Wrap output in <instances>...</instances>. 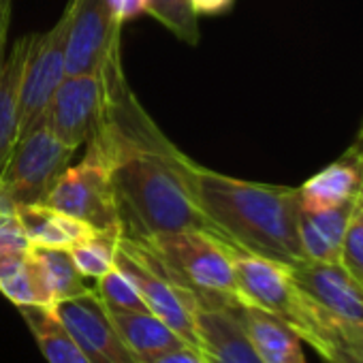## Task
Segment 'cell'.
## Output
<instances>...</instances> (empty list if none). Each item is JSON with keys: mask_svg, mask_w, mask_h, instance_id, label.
Masks as SVG:
<instances>
[{"mask_svg": "<svg viewBox=\"0 0 363 363\" xmlns=\"http://www.w3.org/2000/svg\"><path fill=\"white\" fill-rule=\"evenodd\" d=\"M13 201L9 199L7 191H5V184H3V179H0V210H13Z\"/></svg>", "mask_w": 363, "mask_h": 363, "instance_id": "32", "label": "cell"}, {"mask_svg": "<svg viewBox=\"0 0 363 363\" xmlns=\"http://www.w3.org/2000/svg\"><path fill=\"white\" fill-rule=\"evenodd\" d=\"M124 344L137 357V361H147L162 352L184 346L182 340L167 323H162L152 312H120L107 310Z\"/></svg>", "mask_w": 363, "mask_h": 363, "instance_id": "17", "label": "cell"}, {"mask_svg": "<svg viewBox=\"0 0 363 363\" xmlns=\"http://www.w3.org/2000/svg\"><path fill=\"white\" fill-rule=\"evenodd\" d=\"M54 312L92 363H139L94 289L56 303Z\"/></svg>", "mask_w": 363, "mask_h": 363, "instance_id": "10", "label": "cell"}, {"mask_svg": "<svg viewBox=\"0 0 363 363\" xmlns=\"http://www.w3.org/2000/svg\"><path fill=\"white\" fill-rule=\"evenodd\" d=\"M107 7L118 24H126L147 9V0H107Z\"/></svg>", "mask_w": 363, "mask_h": 363, "instance_id": "28", "label": "cell"}, {"mask_svg": "<svg viewBox=\"0 0 363 363\" xmlns=\"http://www.w3.org/2000/svg\"><path fill=\"white\" fill-rule=\"evenodd\" d=\"M30 50V37L18 39L0 60V173H3L20 133L22 79Z\"/></svg>", "mask_w": 363, "mask_h": 363, "instance_id": "14", "label": "cell"}, {"mask_svg": "<svg viewBox=\"0 0 363 363\" xmlns=\"http://www.w3.org/2000/svg\"><path fill=\"white\" fill-rule=\"evenodd\" d=\"M118 240H120V235H116V233L96 231L94 235L86 238L84 242L69 248V252L84 278L99 280L101 276H105L109 269L116 267Z\"/></svg>", "mask_w": 363, "mask_h": 363, "instance_id": "21", "label": "cell"}, {"mask_svg": "<svg viewBox=\"0 0 363 363\" xmlns=\"http://www.w3.org/2000/svg\"><path fill=\"white\" fill-rule=\"evenodd\" d=\"M240 316L263 363H308L299 335L269 312L242 303Z\"/></svg>", "mask_w": 363, "mask_h": 363, "instance_id": "15", "label": "cell"}, {"mask_svg": "<svg viewBox=\"0 0 363 363\" xmlns=\"http://www.w3.org/2000/svg\"><path fill=\"white\" fill-rule=\"evenodd\" d=\"M96 231L122 235L120 214L109 177V164L96 143L88 141V152L77 164H69L43 201Z\"/></svg>", "mask_w": 363, "mask_h": 363, "instance_id": "4", "label": "cell"}, {"mask_svg": "<svg viewBox=\"0 0 363 363\" xmlns=\"http://www.w3.org/2000/svg\"><path fill=\"white\" fill-rule=\"evenodd\" d=\"M363 191V158L346 150L335 162L314 173L299 189V203L306 212H318L357 201Z\"/></svg>", "mask_w": 363, "mask_h": 363, "instance_id": "13", "label": "cell"}, {"mask_svg": "<svg viewBox=\"0 0 363 363\" xmlns=\"http://www.w3.org/2000/svg\"><path fill=\"white\" fill-rule=\"evenodd\" d=\"M18 218L24 227V233L30 246L41 248H71L86 238L94 235L96 229L90 225L56 210L45 203H30L16 208Z\"/></svg>", "mask_w": 363, "mask_h": 363, "instance_id": "16", "label": "cell"}, {"mask_svg": "<svg viewBox=\"0 0 363 363\" xmlns=\"http://www.w3.org/2000/svg\"><path fill=\"white\" fill-rule=\"evenodd\" d=\"M30 250V242L13 210H0V265Z\"/></svg>", "mask_w": 363, "mask_h": 363, "instance_id": "27", "label": "cell"}, {"mask_svg": "<svg viewBox=\"0 0 363 363\" xmlns=\"http://www.w3.org/2000/svg\"><path fill=\"white\" fill-rule=\"evenodd\" d=\"M295 284L327 312L346 320H363V284L340 263L301 261L289 267Z\"/></svg>", "mask_w": 363, "mask_h": 363, "instance_id": "11", "label": "cell"}, {"mask_svg": "<svg viewBox=\"0 0 363 363\" xmlns=\"http://www.w3.org/2000/svg\"><path fill=\"white\" fill-rule=\"evenodd\" d=\"M340 265L363 284V212L354 203V212L348 220L342 248H340Z\"/></svg>", "mask_w": 363, "mask_h": 363, "instance_id": "26", "label": "cell"}, {"mask_svg": "<svg viewBox=\"0 0 363 363\" xmlns=\"http://www.w3.org/2000/svg\"><path fill=\"white\" fill-rule=\"evenodd\" d=\"M135 242V240H133ZM173 282L191 291L201 306H242L231 244L210 231L160 233L137 242Z\"/></svg>", "mask_w": 363, "mask_h": 363, "instance_id": "2", "label": "cell"}, {"mask_svg": "<svg viewBox=\"0 0 363 363\" xmlns=\"http://www.w3.org/2000/svg\"><path fill=\"white\" fill-rule=\"evenodd\" d=\"M145 11L184 43H199V16L195 13L191 0H147Z\"/></svg>", "mask_w": 363, "mask_h": 363, "instance_id": "22", "label": "cell"}, {"mask_svg": "<svg viewBox=\"0 0 363 363\" xmlns=\"http://www.w3.org/2000/svg\"><path fill=\"white\" fill-rule=\"evenodd\" d=\"M191 3L197 16H216L227 11L233 5V0H191Z\"/></svg>", "mask_w": 363, "mask_h": 363, "instance_id": "31", "label": "cell"}, {"mask_svg": "<svg viewBox=\"0 0 363 363\" xmlns=\"http://www.w3.org/2000/svg\"><path fill=\"white\" fill-rule=\"evenodd\" d=\"M171 162L212 233L286 267L306 261L299 242V189L259 184L206 169L175 145Z\"/></svg>", "mask_w": 363, "mask_h": 363, "instance_id": "1", "label": "cell"}, {"mask_svg": "<svg viewBox=\"0 0 363 363\" xmlns=\"http://www.w3.org/2000/svg\"><path fill=\"white\" fill-rule=\"evenodd\" d=\"M73 154L75 147L67 145L45 120L20 135L0 173L13 206L43 203L58 177L71 164Z\"/></svg>", "mask_w": 363, "mask_h": 363, "instance_id": "5", "label": "cell"}, {"mask_svg": "<svg viewBox=\"0 0 363 363\" xmlns=\"http://www.w3.org/2000/svg\"><path fill=\"white\" fill-rule=\"evenodd\" d=\"M141 363H203V357L197 348L184 344V346L173 348L169 352H162V354L152 357V359L141 361Z\"/></svg>", "mask_w": 363, "mask_h": 363, "instance_id": "29", "label": "cell"}, {"mask_svg": "<svg viewBox=\"0 0 363 363\" xmlns=\"http://www.w3.org/2000/svg\"><path fill=\"white\" fill-rule=\"evenodd\" d=\"M105 116L103 75H67L52 96L45 122L71 147L90 141Z\"/></svg>", "mask_w": 363, "mask_h": 363, "instance_id": "9", "label": "cell"}, {"mask_svg": "<svg viewBox=\"0 0 363 363\" xmlns=\"http://www.w3.org/2000/svg\"><path fill=\"white\" fill-rule=\"evenodd\" d=\"M30 255L35 259V265L39 269V278L43 282L50 308L56 303L84 295L90 291L86 284V278L77 269L71 252L67 248H41L30 246Z\"/></svg>", "mask_w": 363, "mask_h": 363, "instance_id": "19", "label": "cell"}, {"mask_svg": "<svg viewBox=\"0 0 363 363\" xmlns=\"http://www.w3.org/2000/svg\"><path fill=\"white\" fill-rule=\"evenodd\" d=\"M71 24L67 35V75H99L120 52V30L107 0H69Z\"/></svg>", "mask_w": 363, "mask_h": 363, "instance_id": "8", "label": "cell"}, {"mask_svg": "<svg viewBox=\"0 0 363 363\" xmlns=\"http://www.w3.org/2000/svg\"><path fill=\"white\" fill-rule=\"evenodd\" d=\"M11 11H13V0H0V60L5 56V43L11 26Z\"/></svg>", "mask_w": 363, "mask_h": 363, "instance_id": "30", "label": "cell"}, {"mask_svg": "<svg viewBox=\"0 0 363 363\" xmlns=\"http://www.w3.org/2000/svg\"><path fill=\"white\" fill-rule=\"evenodd\" d=\"M0 293H3L16 308L20 306H45L50 308L39 269L30 250L18 259L0 265Z\"/></svg>", "mask_w": 363, "mask_h": 363, "instance_id": "20", "label": "cell"}, {"mask_svg": "<svg viewBox=\"0 0 363 363\" xmlns=\"http://www.w3.org/2000/svg\"><path fill=\"white\" fill-rule=\"evenodd\" d=\"M238 308L240 306H199L197 350L203 363H263Z\"/></svg>", "mask_w": 363, "mask_h": 363, "instance_id": "12", "label": "cell"}, {"mask_svg": "<svg viewBox=\"0 0 363 363\" xmlns=\"http://www.w3.org/2000/svg\"><path fill=\"white\" fill-rule=\"evenodd\" d=\"M354 203L357 201H350V203H344V206H337V208H329V210H318V212H306L301 208L306 218L310 220V225L316 229V233L337 255H340V248H342V240H344L348 220H350V216L354 212Z\"/></svg>", "mask_w": 363, "mask_h": 363, "instance_id": "25", "label": "cell"}, {"mask_svg": "<svg viewBox=\"0 0 363 363\" xmlns=\"http://www.w3.org/2000/svg\"><path fill=\"white\" fill-rule=\"evenodd\" d=\"M348 150L354 152L359 158H363V124H361V128H359V133H357V139L352 141V145H350Z\"/></svg>", "mask_w": 363, "mask_h": 363, "instance_id": "33", "label": "cell"}, {"mask_svg": "<svg viewBox=\"0 0 363 363\" xmlns=\"http://www.w3.org/2000/svg\"><path fill=\"white\" fill-rule=\"evenodd\" d=\"M323 359L327 363H363V320L335 316Z\"/></svg>", "mask_w": 363, "mask_h": 363, "instance_id": "24", "label": "cell"}, {"mask_svg": "<svg viewBox=\"0 0 363 363\" xmlns=\"http://www.w3.org/2000/svg\"><path fill=\"white\" fill-rule=\"evenodd\" d=\"M116 265L135 282L147 310L167 323L189 346L197 348V310L201 306L199 299L184 286L173 282L164 272H160L141 244L122 235L118 240Z\"/></svg>", "mask_w": 363, "mask_h": 363, "instance_id": "6", "label": "cell"}, {"mask_svg": "<svg viewBox=\"0 0 363 363\" xmlns=\"http://www.w3.org/2000/svg\"><path fill=\"white\" fill-rule=\"evenodd\" d=\"M231 259L244 303L257 306L280 318L299 335L301 342H308L323 357L335 314L308 297L295 284L286 265L252 255L233 244Z\"/></svg>", "mask_w": 363, "mask_h": 363, "instance_id": "3", "label": "cell"}, {"mask_svg": "<svg viewBox=\"0 0 363 363\" xmlns=\"http://www.w3.org/2000/svg\"><path fill=\"white\" fill-rule=\"evenodd\" d=\"M71 3L60 20L45 33L30 37V50L22 79L20 135L43 122L48 105L67 77V35L71 24Z\"/></svg>", "mask_w": 363, "mask_h": 363, "instance_id": "7", "label": "cell"}, {"mask_svg": "<svg viewBox=\"0 0 363 363\" xmlns=\"http://www.w3.org/2000/svg\"><path fill=\"white\" fill-rule=\"evenodd\" d=\"M94 293L105 303L107 310H120V312H150L141 293L137 291L135 282L116 265L105 276L96 280Z\"/></svg>", "mask_w": 363, "mask_h": 363, "instance_id": "23", "label": "cell"}, {"mask_svg": "<svg viewBox=\"0 0 363 363\" xmlns=\"http://www.w3.org/2000/svg\"><path fill=\"white\" fill-rule=\"evenodd\" d=\"M18 310L48 363H92L75 337L60 323L54 308L20 306Z\"/></svg>", "mask_w": 363, "mask_h": 363, "instance_id": "18", "label": "cell"}, {"mask_svg": "<svg viewBox=\"0 0 363 363\" xmlns=\"http://www.w3.org/2000/svg\"><path fill=\"white\" fill-rule=\"evenodd\" d=\"M357 206H359V210L363 212V191L359 193V197H357Z\"/></svg>", "mask_w": 363, "mask_h": 363, "instance_id": "34", "label": "cell"}]
</instances>
